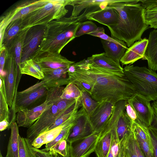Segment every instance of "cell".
<instances>
[{"label":"cell","instance_id":"1","mask_svg":"<svg viewBox=\"0 0 157 157\" xmlns=\"http://www.w3.org/2000/svg\"><path fill=\"white\" fill-rule=\"evenodd\" d=\"M74 70L68 72L70 81L78 80L89 85L90 96L98 102L117 103L128 100L136 93L135 89L124 73L98 67L86 59L73 64Z\"/></svg>","mask_w":157,"mask_h":157},{"label":"cell","instance_id":"2","mask_svg":"<svg viewBox=\"0 0 157 157\" xmlns=\"http://www.w3.org/2000/svg\"><path fill=\"white\" fill-rule=\"evenodd\" d=\"M139 0H116L108 5L118 12L119 18L115 25L107 27L112 38L122 41L128 47L140 40L149 29L144 17L145 9Z\"/></svg>","mask_w":157,"mask_h":157},{"label":"cell","instance_id":"3","mask_svg":"<svg viewBox=\"0 0 157 157\" xmlns=\"http://www.w3.org/2000/svg\"><path fill=\"white\" fill-rule=\"evenodd\" d=\"M89 12L86 9L78 16L64 17L48 23L38 50L60 53L65 46L75 38L79 25L86 20L85 16Z\"/></svg>","mask_w":157,"mask_h":157},{"label":"cell","instance_id":"4","mask_svg":"<svg viewBox=\"0 0 157 157\" xmlns=\"http://www.w3.org/2000/svg\"><path fill=\"white\" fill-rule=\"evenodd\" d=\"M124 73L133 85L136 93L151 101L157 100V73L145 67L126 65Z\"/></svg>","mask_w":157,"mask_h":157},{"label":"cell","instance_id":"5","mask_svg":"<svg viewBox=\"0 0 157 157\" xmlns=\"http://www.w3.org/2000/svg\"><path fill=\"white\" fill-rule=\"evenodd\" d=\"M67 0H50L41 7L21 18L23 29L40 25H46L54 20L64 17L68 12Z\"/></svg>","mask_w":157,"mask_h":157},{"label":"cell","instance_id":"6","mask_svg":"<svg viewBox=\"0 0 157 157\" xmlns=\"http://www.w3.org/2000/svg\"><path fill=\"white\" fill-rule=\"evenodd\" d=\"M127 101L121 100L116 103L112 116L101 131H110L114 139L119 143L132 132V121L125 111Z\"/></svg>","mask_w":157,"mask_h":157},{"label":"cell","instance_id":"7","mask_svg":"<svg viewBox=\"0 0 157 157\" xmlns=\"http://www.w3.org/2000/svg\"><path fill=\"white\" fill-rule=\"evenodd\" d=\"M50 0H24L12 6L0 17V39L3 37L4 30L11 22L21 19L31 12L40 8Z\"/></svg>","mask_w":157,"mask_h":157},{"label":"cell","instance_id":"8","mask_svg":"<svg viewBox=\"0 0 157 157\" xmlns=\"http://www.w3.org/2000/svg\"><path fill=\"white\" fill-rule=\"evenodd\" d=\"M48 90L44 85L38 87L32 86L22 91L17 92L14 105L15 113L43 103L46 100Z\"/></svg>","mask_w":157,"mask_h":157},{"label":"cell","instance_id":"9","mask_svg":"<svg viewBox=\"0 0 157 157\" xmlns=\"http://www.w3.org/2000/svg\"><path fill=\"white\" fill-rule=\"evenodd\" d=\"M57 102L45 111L27 129L26 138L31 144L36 137L51 126L65 111H61L58 109Z\"/></svg>","mask_w":157,"mask_h":157},{"label":"cell","instance_id":"10","mask_svg":"<svg viewBox=\"0 0 157 157\" xmlns=\"http://www.w3.org/2000/svg\"><path fill=\"white\" fill-rule=\"evenodd\" d=\"M46 25L34 26L28 28L21 56V63L31 59L38 49L46 30Z\"/></svg>","mask_w":157,"mask_h":157},{"label":"cell","instance_id":"11","mask_svg":"<svg viewBox=\"0 0 157 157\" xmlns=\"http://www.w3.org/2000/svg\"><path fill=\"white\" fill-rule=\"evenodd\" d=\"M32 59L39 64L43 71L60 68H69L74 61L69 60L60 53L37 50Z\"/></svg>","mask_w":157,"mask_h":157},{"label":"cell","instance_id":"12","mask_svg":"<svg viewBox=\"0 0 157 157\" xmlns=\"http://www.w3.org/2000/svg\"><path fill=\"white\" fill-rule=\"evenodd\" d=\"M101 131L94 132L90 135L69 143L70 157H88L94 151Z\"/></svg>","mask_w":157,"mask_h":157},{"label":"cell","instance_id":"13","mask_svg":"<svg viewBox=\"0 0 157 157\" xmlns=\"http://www.w3.org/2000/svg\"><path fill=\"white\" fill-rule=\"evenodd\" d=\"M127 102L134 110L140 124L148 128L151 125L154 113L150 101L136 93Z\"/></svg>","mask_w":157,"mask_h":157},{"label":"cell","instance_id":"14","mask_svg":"<svg viewBox=\"0 0 157 157\" xmlns=\"http://www.w3.org/2000/svg\"><path fill=\"white\" fill-rule=\"evenodd\" d=\"M16 62L13 55L6 51L4 71L5 75L3 78L6 101L10 108L12 105L15 91Z\"/></svg>","mask_w":157,"mask_h":157},{"label":"cell","instance_id":"15","mask_svg":"<svg viewBox=\"0 0 157 157\" xmlns=\"http://www.w3.org/2000/svg\"><path fill=\"white\" fill-rule=\"evenodd\" d=\"M116 104L107 101L98 102L93 113L88 116L93 132L102 130L112 116Z\"/></svg>","mask_w":157,"mask_h":157},{"label":"cell","instance_id":"16","mask_svg":"<svg viewBox=\"0 0 157 157\" xmlns=\"http://www.w3.org/2000/svg\"><path fill=\"white\" fill-rule=\"evenodd\" d=\"M55 102L53 100L46 97L45 101L42 104L30 109L18 111L16 120L18 126L29 128Z\"/></svg>","mask_w":157,"mask_h":157},{"label":"cell","instance_id":"17","mask_svg":"<svg viewBox=\"0 0 157 157\" xmlns=\"http://www.w3.org/2000/svg\"><path fill=\"white\" fill-rule=\"evenodd\" d=\"M68 68H60L43 71L44 77L41 81L44 86L49 89L70 83Z\"/></svg>","mask_w":157,"mask_h":157},{"label":"cell","instance_id":"18","mask_svg":"<svg viewBox=\"0 0 157 157\" xmlns=\"http://www.w3.org/2000/svg\"><path fill=\"white\" fill-rule=\"evenodd\" d=\"M85 17L86 20L96 21L108 27L117 24L119 14L116 9L108 5L104 9L87 13Z\"/></svg>","mask_w":157,"mask_h":157},{"label":"cell","instance_id":"19","mask_svg":"<svg viewBox=\"0 0 157 157\" xmlns=\"http://www.w3.org/2000/svg\"><path fill=\"white\" fill-rule=\"evenodd\" d=\"M93 132L88 116L85 112L77 119L71 128L67 141L70 143L88 136Z\"/></svg>","mask_w":157,"mask_h":157},{"label":"cell","instance_id":"20","mask_svg":"<svg viewBox=\"0 0 157 157\" xmlns=\"http://www.w3.org/2000/svg\"><path fill=\"white\" fill-rule=\"evenodd\" d=\"M148 40L144 38L135 42L126 50L120 60L122 65L131 64L142 59L145 53Z\"/></svg>","mask_w":157,"mask_h":157},{"label":"cell","instance_id":"21","mask_svg":"<svg viewBox=\"0 0 157 157\" xmlns=\"http://www.w3.org/2000/svg\"><path fill=\"white\" fill-rule=\"evenodd\" d=\"M116 0H67V5L73 7L71 17L78 16L81 12L84 9L92 7H99L100 9H104L110 3Z\"/></svg>","mask_w":157,"mask_h":157},{"label":"cell","instance_id":"22","mask_svg":"<svg viewBox=\"0 0 157 157\" xmlns=\"http://www.w3.org/2000/svg\"><path fill=\"white\" fill-rule=\"evenodd\" d=\"M148 43L142 59L147 61L148 68L157 71V29L150 33Z\"/></svg>","mask_w":157,"mask_h":157},{"label":"cell","instance_id":"23","mask_svg":"<svg viewBox=\"0 0 157 157\" xmlns=\"http://www.w3.org/2000/svg\"><path fill=\"white\" fill-rule=\"evenodd\" d=\"M86 59L93 66L113 71L124 73V69L120 64H118L109 57L105 52L93 55Z\"/></svg>","mask_w":157,"mask_h":157},{"label":"cell","instance_id":"24","mask_svg":"<svg viewBox=\"0 0 157 157\" xmlns=\"http://www.w3.org/2000/svg\"><path fill=\"white\" fill-rule=\"evenodd\" d=\"M106 55L118 64L126 50L127 46L122 45L116 43L101 39Z\"/></svg>","mask_w":157,"mask_h":157},{"label":"cell","instance_id":"25","mask_svg":"<svg viewBox=\"0 0 157 157\" xmlns=\"http://www.w3.org/2000/svg\"><path fill=\"white\" fill-rule=\"evenodd\" d=\"M23 29L21 18L11 22L6 27L2 39L0 40V47L6 49L19 32Z\"/></svg>","mask_w":157,"mask_h":157},{"label":"cell","instance_id":"26","mask_svg":"<svg viewBox=\"0 0 157 157\" xmlns=\"http://www.w3.org/2000/svg\"><path fill=\"white\" fill-rule=\"evenodd\" d=\"M18 125L16 121L10 125L11 134L5 157H18L19 140Z\"/></svg>","mask_w":157,"mask_h":157},{"label":"cell","instance_id":"27","mask_svg":"<svg viewBox=\"0 0 157 157\" xmlns=\"http://www.w3.org/2000/svg\"><path fill=\"white\" fill-rule=\"evenodd\" d=\"M113 140V137L110 131L101 132L94 151L96 157H108Z\"/></svg>","mask_w":157,"mask_h":157},{"label":"cell","instance_id":"28","mask_svg":"<svg viewBox=\"0 0 157 157\" xmlns=\"http://www.w3.org/2000/svg\"><path fill=\"white\" fill-rule=\"evenodd\" d=\"M28 28L21 30L6 48L7 52L13 55L16 63L19 65L21 63V52Z\"/></svg>","mask_w":157,"mask_h":157},{"label":"cell","instance_id":"29","mask_svg":"<svg viewBox=\"0 0 157 157\" xmlns=\"http://www.w3.org/2000/svg\"><path fill=\"white\" fill-rule=\"evenodd\" d=\"M20 67L21 74L30 75L39 80H42L44 78L41 67L32 59L21 63Z\"/></svg>","mask_w":157,"mask_h":157},{"label":"cell","instance_id":"30","mask_svg":"<svg viewBox=\"0 0 157 157\" xmlns=\"http://www.w3.org/2000/svg\"><path fill=\"white\" fill-rule=\"evenodd\" d=\"M5 95L4 82L0 78V121L7 119L9 122L10 110Z\"/></svg>","mask_w":157,"mask_h":157},{"label":"cell","instance_id":"31","mask_svg":"<svg viewBox=\"0 0 157 157\" xmlns=\"http://www.w3.org/2000/svg\"><path fill=\"white\" fill-rule=\"evenodd\" d=\"M145 22L151 28L157 29V4L150 5L144 9Z\"/></svg>","mask_w":157,"mask_h":157},{"label":"cell","instance_id":"32","mask_svg":"<svg viewBox=\"0 0 157 157\" xmlns=\"http://www.w3.org/2000/svg\"><path fill=\"white\" fill-rule=\"evenodd\" d=\"M18 157H36L33 147L26 138L20 137Z\"/></svg>","mask_w":157,"mask_h":157},{"label":"cell","instance_id":"33","mask_svg":"<svg viewBox=\"0 0 157 157\" xmlns=\"http://www.w3.org/2000/svg\"><path fill=\"white\" fill-rule=\"evenodd\" d=\"M69 143L64 140L51 147L48 151L53 156L61 155L65 156L69 153Z\"/></svg>","mask_w":157,"mask_h":157},{"label":"cell","instance_id":"34","mask_svg":"<svg viewBox=\"0 0 157 157\" xmlns=\"http://www.w3.org/2000/svg\"><path fill=\"white\" fill-rule=\"evenodd\" d=\"M81 96V90L76 85L71 82L65 87L60 97L67 100H76Z\"/></svg>","mask_w":157,"mask_h":157},{"label":"cell","instance_id":"35","mask_svg":"<svg viewBox=\"0 0 157 157\" xmlns=\"http://www.w3.org/2000/svg\"><path fill=\"white\" fill-rule=\"evenodd\" d=\"M82 104L88 116L93 113L98 102L93 99L85 91L81 90Z\"/></svg>","mask_w":157,"mask_h":157},{"label":"cell","instance_id":"36","mask_svg":"<svg viewBox=\"0 0 157 157\" xmlns=\"http://www.w3.org/2000/svg\"><path fill=\"white\" fill-rule=\"evenodd\" d=\"M132 132L139 147L145 157H154L152 144L141 138L136 132L132 131Z\"/></svg>","mask_w":157,"mask_h":157},{"label":"cell","instance_id":"37","mask_svg":"<svg viewBox=\"0 0 157 157\" xmlns=\"http://www.w3.org/2000/svg\"><path fill=\"white\" fill-rule=\"evenodd\" d=\"M98 28L96 25L91 21H86L82 22L79 25L77 30L75 37L92 33Z\"/></svg>","mask_w":157,"mask_h":157},{"label":"cell","instance_id":"38","mask_svg":"<svg viewBox=\"0 0 157 157\" xmlns=\"http://www.w3.org/2000/svg\"><path fill=\"white\" fill-rule=\"evenodd\" d=\"M88 34L99 37L101 39L113 42L122 45L127 46L126 44L124 41L113 38L106 34L105 33V30L103 27H98L95 31Z\"/></svg>","mask_w":157,"mask_h":157},{"label":"cell","instance_id":"39","mask_svg":"<svg viewBox=\"0 0 157 157\" xmlns=\"http://www.w3.org/2000/svg\"><path fill=\"white\" fill-rule=\"evenodd\" d=\"M73 125L63 130L54 139L49 143L46 144L45 148L42 150L44 151H48L50 148L60 141L64 140H67L70 129Z\"/></svg>","mask_w":157,"mask_h":157},{"label":"cell","instance_id":"40","mask_svg":"<svg viewBox=\"0 0 157 157\" xmlns=\"http://www.w3.org/2000/svg\"><path fill=\"white\" fill-rule=\"evenodd\" d=\"M154 157H157V128L152 125L148 127Z\"/></svg>","mask_w":157,"mask_h":157},{"label":"cell","instance_id":"41","mask_svg":"<svg viewBox=\"0 0 157 157\" xmlns=\"http://www.w3.org/2000/svg\"><path fill=\"white\" fill-rule=\"evenodd\" d=\"M0 77L4 78L5 72L4 71L6 54V49L4 47L0 48Z\"/></svg>","mask_w":157,"mask_h":157},{"label":"cell","instance_id":"42","mask_svg":"<svg viewBox=\"0 0 157 157\" xmlns=\"http://www.w3.org/2000/svg\"><path fill=\"white\" fill-rule=\"evenodd\" d=\"M45 134L44 132L40 134L33 140L32 145L36 148L39 149L45 144Z\"/></svg>","mask_w":157,"mask_h":157},{"label":"cell","instance_id":"43","mask_svg":"<svg viewBox=\"0 0 157 157\" xmlns=\"http://www.w3.org/2000/svg\"><path fill=\"white\" fill-rule=\"evenodd\" d=\"M33 149L35 153L36 157H70L69 153L65 156L61 155L57 156H53L50 155L48 151H45L42 150L35 148L33 147Z\"/></svg>","mask_w":157,"mask_h":157},{"label":"cell","instance_id":"44","mask_svg":"<svg viewBox=\"0 0 157 157\" xmlns=\"http://www.w3.org/2000/svg\"><path fill=\"white\" fill-rule=\"evenodd\" d=\"M125 111L128 115L132 121H137L138 120L134 110L127 102V101L125 105Z\"/></svg>","mask_w":157,"mask_h":157},{"label":"cell","instance_id":"45","mask_svg":"<svg viewBox=\"0 0 157 157\" xmlns=\"http://www.w3.org/2000/svg\"><path fill=\"white\" fill-rule=\"evenodd\" d=\"M151 105L154 113V118L151 125L157 128V100L153 101Z\"/></svg>","mask_w":157,"mask_h":157},{"label":"cell","instance_id":"46","mask_svg":"<svg viewBox=\"0 0 157 157\" xmlns=\"http://www.w3.org/2000/svg\"><path fill=\"white\" fill-rule=\"evenodd\" d=\"M132 141L137 157H145L144 155L139 147V146L134 137L133 134L132 137Z\"/></svg>","mask_w":157,"mask_h":157},{"label":"cell","instance_id":"47","mask_svg":"<svg viewBox=\"0 0 157 157\" xmlns=\"http://www.w3.org/2000/svg\"><path fill=\"white\" fill-rule=\"evenodd\" d=\"M6 129H10V123L7 119H5L0 121V131L2 132Z\"/></svg>","mask_w":157,"mask_h":157},{"label":"cell","instance_id":"48","mask_svg":"<svg viewBox=\"0 0 157 157\" xmlns=\"http://www.w3.org/2000/svg\"><path fill=\"white\" fill-rule=\"evenodd\" d=\"M141 3L142 6L145 9L148 6L153 4H157V0H139Z\"/></svg>","mask_w":157,"mask_h":157},{"label":"cell","instance_id":"49","mask_svg":"<svg viewBox=\"0 0 157 157\" xmlns=\"http://www.w3.org/2000/svg\"><path fill=\"white\" fill-rule=\"evenodd\" d=\"M115 157H122L117 155H117L116 156H115Z\"/></svg>","mask_w":157,"mask_h":157},{"label":"cell","instance_id":"50","mask_svg":"<svg viewBox=\"0 0 157 157\" xmlns=\"http://www.w3.org/2000/svg\"><path fill=\"white\" fill-rule=\"evenodd\" d=\"M0 157H3V156H2V155L1 152H0Z\"/></svg>","mask_w":157,"mask_h":157}]
</instances>
